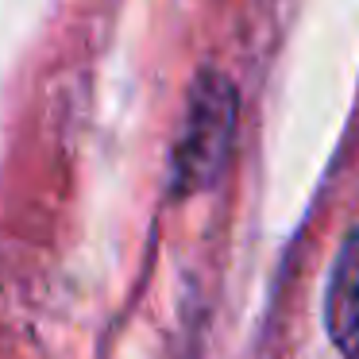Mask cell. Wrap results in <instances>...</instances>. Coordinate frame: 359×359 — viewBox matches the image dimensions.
Returning a JSON list of instances; mask_svg holds the SVG:
<instances>
[{
	"label": "cell",
	"instance_id": "6da1fadb",
	"mask_svg": "<svg viewBox=\"0 0 359 359\" xmlns=\"http://www.w3.org/2000/svg\"><path fill=\"white\" fill-rule=\"evenodd\" d=\"M236 140V89L220 74H201L174 143L170 186L178 197L209 189L228 163Z\"/></svg>",
	"mask_w": 359,
	"mask_h": 359
},
{
	"label": "cell",
	"instance_id": "7a4b0ae2",
	"mask_svg": "<svg viewBox=\"0 0 359 359\" xmlns=\"http://www.w3.org/2000/svg\"><path fill=\"white\" fill-rule=\"evenodd\" d=\"M328 328L348 355H359V236L344 243L336 263L332 294H328Z\"/></svg>",
	"mask_w": 359,
	"mask_h": 359
}]
</instances>
